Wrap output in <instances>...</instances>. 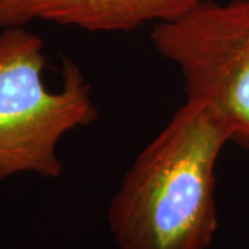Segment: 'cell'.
Returning a JSON list of instances; mask_svg holds the SVG:
<instances>
[{"instance_id": "6da1fadb", "label": "cell", "mask_w": 249, "mask_h": 249, "mask_svg": "<svg viewBox=\"0 0 249 249\" xmlns=\"http://www.w3.org/2000/svg\"><path fill=\"white\" fill-rule=\"evenodd\" d=\"M231 126L186 100L136 157L107 211L118 249H208L219 227L216 163Z\"/></svg>"}, {"instance_id": "7a4b0ae2", "label": "cell", "mask_w": 249, "mask_h": 249, "mask_svg": "<svg viewBox=\"0 0 249 249\" xmlns=\"http://www.w3.org/2000/svg\"><path fill=\"white\" fill-rule=\"evenodd\" d=\"M45 65L40 36L24 27L0 29V183L19 173L58 178L60 140L97 118L79 67L64 60L61 89L50 91Z\"/></svg>"}, {"instance_id": "3957f363", "label": "cell", "mask_w": 249, "mask_h": 249, "mask_svg": "<svg viewBox=\"0 0 249 249\" xmlns=\"http://www.w3.org/2000/svg\"><path fill=\"white\" fill-rule=\"evenodd\" d=\"M155 50L180 70L187 100L208 103L249 148V0H205L151 31Z\"/></svg>"}, {"instance_id": "277c9868", "label": "cell", "mask_w": 249, "mask_h": 249, "mask_svg": "<svg viewBox=\"0 0 249 249\" xmlns=\"http://www.w3.org/2000/svg\"><path fill=\"white\" fill-rule=\"evenodd\" d=\"M205 0H0V29L25 27L35 19L89 32L137 29L166 22Z\"/></svg>"}]
</instances>
